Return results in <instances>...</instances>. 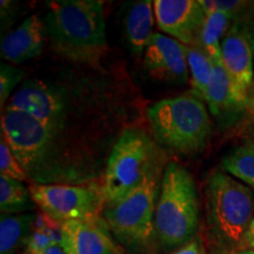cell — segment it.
Here are the masks:
<instances>
[{
  "mask_svg": "<svg viewBox=\"0 0 254 254\" xmlns=\"http://www.w3.org/2000/svg\"><path fill=\"white\" fill-rule=\"evenodd\" d=\"M1 134L32 184L72 185L87 184L92 179L84 172L63 134L51 131L26 113L5 110Z\"/></svg>",
  "mask_w": 254,
  "mask_h": 254,
  "instance_id": "cell-1",
  "label": "cell"
},
{
  "mask_svg": "<svg viewBox=\"0 0 254 254\" xmlns=\"http://www.w3.org/2000/svg\"><path fill=\"white\" fill-rule=\"evenodd\" d=\"M45 25L53 50L72 62L98 65L106 53V28L101 1H50Z\"/></svg>",
  "mask_w": 254,
  "mask_h": 254,
  "instance_id": "cell-2",
  "label": "cell"
},
{
  "mask_svg": "<svg viewBox=\"0 0 254 254\" xmlns=\"http://www.w3.org/2000/svg\"><path fill=\"white\" fill-rule=\"evenodd\" d=\"M206 214L215 246L222 254L238 252L254 217L252 189L230 174L215 171L206 185Z\"/></svg>",
  "mask_w": 254,
  "mask_h": 254,
  "instance_id": "cell-3",
  "label": "cell"
},
{
  "mask_svg": "<svg viewBox=\"0 0 254 254\" xmlns=\"http://www.w3.org/2000/svg\"><path fill=\"white\" fill-rule=\"evenodd\" d=\"M199 225V200L193 178L178 163L165 168L154 214V240L161 249L183 247Z\"/></svg>",
  "mask_w": 254,
  "mask_h": 254,
  "instance_id": "cell-4",
  "label": "cell"
},
{
  "mask_svg": "<svg viewBox=\"0 0 254 254\" xmlns=\"http://www.w3.org/2000/svg\"><path fill=\"white\" fill-rule=\"evenodd\" d=\"M148 122L155 139L185 154L201 152L212 134V122L204 101L184 94L158 101L148 109Z\"/></svg>",
  "mask_w": 254,
  "mask_h": 254,
  "instance_id": "cell-5",
  "label": "cell"
},
{
  "mask_svg": "<svg viewBox=\"0 0 254 254\" xmlns=\"http://www.w3.org/2000/svg\"><path fill=\"white\" fill-rule=\"evenodd\" d=\"M157 171V148L153 140L141 129H125L111 151L101 184L106 205L129 194L148 174Z\"/></svg>",
  "mask_w": 254,
  "mask_h": 254,
  "instance_id": "cell-6",
  "label": "cell"
},
{
  "mask_svg": "<svg viewBox=\"0 0 254 254\" xmlns=\"http://www.w3.org/2000/svg\"><path fill=\"white\" fill-rule=\"evenodd\" d=\"M159 171L148 174L129 194L105 205L101 220L113 237L134 251L145 250L154 239V214Z\"/></svg>",
  "mask_w": 254,
  "mask_h": 254,
  "instance_id": "cell-7",
  "label": "cell"
},
{
  "mask_svg": "<svg viewBox=\"0 0 254 254\" xmlns=\"http://www.w3.org/2000/svg\"><path fill=\"white\" fill-rule=\"evenodd\" d=\"M28 190L41 212L60 224L69 220H99L106 205L103 185L95 183L32 184Z\"/></svg>",
  "mask_w": 254,
  "mask_h": 254,
  "instance_id": "cell-8",
  "label": "cell"
},
{
  "mask_svg": "<svg viewBox=\"0 0 254 254\" xmlns=\"http://www.w3.org/2000/svg\"><path fill=\"white\" fill-rule=\"evenodd\" d=\"M5 110L26 113L59 134H64L71 118V103L67 95L40 80L25 82L14 92Z\"/></svg>",
  "mask_w": 254,
  "mask_h": 254,
  "instance_id": "cell-9",
  "label": "cell"
},
{
  "mask_svg": "<svg viewBox=\"0 0 254 254\" xmlns=\"http://www.w3.org/2000/svg\"><path fill=\"white\" fill-rule=\"evenodd\" d=\"M253 37L249 30L233 24L221 41L222 64L233 85L236 100L246 110L253 81Z\"/></svg>",
  "mask_w": 254,
  "mask_h": 254,
  "instance_id": "cell-10",
  "label": "cell"
},
{
  "mask_svg": "<svg viewBox=\"0 0 254 254\" xmlns=\"http://www.w3.org/2000/svg\"><path fill=\"white\" fill-rule=\"evenodd\" d=\"M153 8L158 27L184 45L198 40L205 21V12L195 0H155Z\"/></svg>",
  "mask_w": 254,
  "mask_h": 254,
  "instance_id": "cell-11",
  "label": "cell"
},
{
  "mask_svg": "<svg viewBox=\"0 0 254 254\" xmlns=\"http://www.w3.org/2000/svg\"><path fill=\"white\" fill-rule=\"evenodd\" d=\"M144 65L152 75L171 84L189 80L186 45L173 38L154 33L144 51Z\"/></svg>",
  "mask_w": 254,
  "mask_h": 254,
  "instance_id": "cell-12",
  "label": "cell"
},
{
  "mask_svg": "<svg viewBox=\"0 0 254 254\" xmlns=\"http://www.w3.org/2000/svg\"><path fill=\"white\" fill-rule=\"evenodd\" d=\"M62 246L66 254H124L99 220H69L62 224Z\"/></svg>",
  "mask_w": 254,
  "mask_h": 254,
  "instance_id": "cell-13",
  "label": "cell"
},
{
  "mask_svg": "<svg viewBox=\"0 0 254 254\" xmlns=\"http://www.w3.org/2000/svg\"><path fill=\"white\" fill-rule=\"evenodd\" d=\"M45 36V23L38 15H31L1 40L0 56L13 64L37 58L43 52Z\"/></svg>",
  "mask_w": 254,
  "mask_h": 254,
  "instance_id": "cell-14",
  "label": "cell"
},
{
  "mask_svg": "<svg viewBox=\"0 0 254 254\" xmlns=\"http://www.w3.org/2000/svg\"><path fill=\"white\" fill-rule=\"evenodd\" d=\"M153 1L142 0L131 6L125 18V33L129 49L135 55L144 52L153 36L154 25Z\"/></svg>",
  "mask_w": 254,
  "mask_h": 254,
  "instance_id": "cell-15",
  "label": "cell"
},
{
  "mask_svg": "<svg viewBox=\"0 0 254 254\" xmlns=\"http://www.w3.org/2000/svg\"><path fill=\"white\" fill-rule=\"evenodd\" d=\"M205 101L211 113L218 118L245 110L236 100L233 85L222 62L214 63L213 74L205 93Z\"/></svg>",
  "mask_w": 254,
  "mask_h": 254,
  "instance_id": "cell-16",
  "label": "cell"
},
{
  "mask_svg": "<svg viewBox=\"0 0 254 254\" xmlns=\"http://www.w3.org/2000/svg\"><path fill=\"white\" fill-rule=\"evenodd\" d=\"M37 214H1L0 220V254H15L30 239Z\"/></svg>",
  "mask_w": 254,
  "mask_h": 254,
  "instance_id": "cell-17",
  "label": "cell"
},
{
  "mask_svg": "<svg viewBox=\"0 0 254 254\" xmlns=\"http://www.w3.org/2000/svg\"><path fill=\"white\" fill-rule=\"evenodd\" d=\"M232 25L233 20L225 12L214 11L206 14L196 44L207 53L213 64L222 62L221 39H224Z\"/></svg>",
  "mask_w": 254,
  "mask_h": 254,
  "instance_id": "cell-18",
  "label": "cell"
},
{
  "mask_svg": "<svg viewBox=\"0 0 254 254\" xmlns=\"http://www.w3.org/2000/svg\"><path fill=\"white\" fill-rule=\"evenodd\" d=\"M187 64L190 74V94L195 95L199 99L205 100V93L207 90L212 74H213L214 64L207 53L194 43L187 45Z\"/></svg>",
  "mask_w": 254,
  "mask_h": 254,
  "instance_id": "cell-19",
  "label": "cell"
},
{
  "mask_svg": "<svg viewBox=\"0 0 254 254\" xmlns=\"http://www.w3.org/2000/svg\"><path fill=\"white\" fill-rule=\"evenodd\" d=\"M30 190L21 182L0 177V211L1 214H20L36 207Z\"/></svg>",
  "mask_w": 254,
  "mask_h": 254,
  "instance_id": "cell-20",
  "label": "cell"
},
{
  "mask_svg": "<svg viewBox=\"0 0 254 254\" xmlns=\"http://www.w3.org/2000/svg\"><path fill=\"white\" fill-rule=\"evenodd\" d=\"M221 166L232 177L254 190V141H246L233 148L222 159Z\"/></svg>",
  "mask_w": 254,
  "mask_h": 254,
  "instance_id": "cell-21",
  "label": "cell"
},
{
  "mask_svg": "<svg viewBox=\"0 0 254 254\" xmlns=\"http://www.w3.org/2000/svg\"><path fill=\"white\" fill-rule=\"evenodd\" d=\"M0 177L9 178V179L18 180L21 183H31L26 171L21 166L20 161L12 152L11 147H9L5 136L2 134L0 138Z\"/></svg>",
  "mask_w": 254,
  "mask_h": 254,
  "instance_id": "cell-22",
  "label": "cell"
},
{
  "mask_svg": "<svg viewBox=\"0 0 254 254\" xmlns=\"http://www.w3.org/2000/svg\"><path fill=\"white\" fill-rule=\"evenodd\" d=\"M24 77V72L9 64L0 65V106L4 110L5 104L9 100V95ZM6 109V107H5Z\"/></svg>",
  "mask_w": 254,
  "mask_h": 254,
  "instance_id": "cell-23",
  "label": "cell"
},
{
  "mask_svg": "<svg viewBox=\"0 0 254 254\" xmlns=\"http://www.w3.org/2000/svg\"><path fill=\"white\" fill-rule=\"evenodd\" d=\"M55 245V241L51 239L47 232L36 220L33 232H32L30 239H28L27 244L25 245L21 254H41L44 251L49 249V247Z\"/></svg>",
  "mask_w": 254,
  "mask_h": 254,
  "instance_id": "cell-24",
  "label": "cell"
},
{
  "mask_svg": "<svg viewBox=\"0 0 254 254\" xmlns=\"http://www.w3.org/2000/svg\"><path fill=\"white\" fill-rule=\"evenodd\" d=\"M171 254H206L204 245L199 239H193L189 244L180 247L179 250Z\"/></svg>",
  "mask_w": 254,
  "mask_h": 254,
  "instance_id": "cell-25",
  "label": "cell"
},
{
  "mask_svg": "<svg viewBox=\"0 0 254 254\" xmlns=\"http://www.w3.org/2000/svg\"><path fill=\"white\" fill-rule=\"evenodd\" d=\"M254 250V217L252 219V222H251L249 231H247L245 239H244L243 246H241V250Z\"/></svg>",
  "mask_w": 254,
  "mask_h": 254,
  "instance_id": "cell-26",
  "label": "cell"
},
{
  "mask_svg": "<svg viewBox=\"0 0 254 254\" xmlns=\"http://www.w3.org/2000/svg\"><path fill=\"white\" fill-rule=\"evenodd\" d=\"M41 254H66L65 251L63 250L62 246L59 245H55V246H51L49 249L44 251Z\"/></svg>",
  "mask_w": 254,
  "mask_h": 254,
  "instance_id": "cell-27",
  "label": "cell"
},
{
  "mask_svg": "<svg viewBox=\"0 0 254 254\" xmlns=\"http://www.w3.org/2000/svg\"><path fill=\"white\" fill-rule=\"evenodd\" d=\"M246 110L254 116V92L252 93V95H250L249 97V101H247V105H246Z\"/></svg>",
  "mask_w": 254,
  "mask_h": 254,
  "instance_id": "cell-28",
  "label": "cell"
},
{
  "mask_svg": "<svg viewBox=\"0 0 254 254\" xmlns=\"http://www.w3.org/2000/svg\"><path fill=\"white\" fill-rule=\"evenodd\" d=\"M231 254H254V250H243V251H238V252H234Z\"/></svg>",
  "mask_w": 254,
  "mask_h": 254,
  "instance_id": "cell-29",
  "label": "cell"
}]
</instances>
